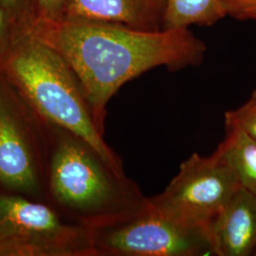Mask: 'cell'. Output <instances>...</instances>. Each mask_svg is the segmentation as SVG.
<instances>
[{
    "label": "cell",
    "mask_w": 256,
    "mask_h": 256,
    "mask_svg": "<svg viewBox=\"0 0 256 256\" xmlns=\"http://www.w3.org/2000/svg\"><path fill=\"white\" fill-rule=\"evenodd\" d=\"M95 256H214L208 230L165 216L149 203L133 216L93 232Z\"/></svg>",
    "instance_id": "52a82bcc"
},
{
    "label": "cell",
    "mask_w": 256,
    "mask_h": 256,
    "mask_svg": "<svg viewBox=\"0 0 256 256\" xmlns=\"http://www.w3.org/2000/svg\"><path fill=\"white\" fill-rule=\"evenodd\" d=\"M229 165L241 186L256 194V138L236 126H226V137L214 151Z\"/></svg>",
    "instance_id": "30bf717a"
},
{
    "label": "cell",
    "mask_w": 256,
    "mask_h": 256,
    "mask_svg": "<svg viewBox=\"0 0 256 256\" xmlns=\"http://www.w3.org/2000/svg\"><path fill=\"white\" fill-rule=\"evenodd\" d=\"M27 30L74 70L102 135L108 104L124 84L158 66L173 72L198 66L207 50L188 28L140 32L110 23L54 21Z\"/></svg>",
    "instance_id": "6da1fadb"
},
{
    "label": "cell",
    "mask_w": 256,
    "mask_h": 256,
    "mask_svg": "<svg viewBox=\"0 0 256 256\" xmlns=\"http://www.w3.org/2000/svg\"><path fill=\"white\" fill-rule=\"evenodd\" d=\"M224 16L220 0H169L164 28L210 26Z\"/></svg>",
    "instance_id": "8fae6325"
},
{
    "label": "cell",
    "mask_w": 256,
    "mask_h": 256,
    "mask_svg": "<svg viewBox=\"0 0 256 256\" xmlns=\"http://www.w3.org/2000/svg\"><path fill=\"white\" fill-rule=\"evenodd\" d=\"M241 187L216 152L208 156L194 153L180 164L164 191L148 198V203L180 224L209 232L212 221Z\"/></svg>",
    "instance_id": "8992f818"
},
{
    "label": "cell",
    "mask_w": 256,
    "mask_h": 256,
    "mask_svg": "<svg viewBox=\"0 0 256 256\" xmlns=\"http://www.w3.org/2000/svg\"><path fill=\"white\" fill-rule=\"evenodd\" d=\"M216 256H248L256 252V194L241 187L210 223Z\"/></svg>",
    "instance_id": "9c48e42d"
},
{
    "label": "cell",
    "mask_w": 256,
    "mask_h": 256,
    "mask_svg": "<svg viewBox=\"0 0 256 256\" xmlns=\"http://www.w3.org/2000/svg\"><path fill=\"white\" fill-rule=\"evenodd\" d=\"M46 203L92 232L136 214L148 203L138 184L114 169L90 144L48 124Z\"/></svg>",
    "instance_id": "7a4b0ae2"
},
{
    "label": "cell",
    "mask_w": 256,
    "mask_h": 256,
    "mask_svg": "<svg viewBox=\"0 0 256 256\" xmlns=\"http://www.w3.org/2000/svg\"><path fill=\"white\" fill-rule=\"evenodd\" d=\"M0 256H95L93 232L46 202L0 189Z\"/></svg>",
    "instance_id": "5b68a950"
},
{
    "label": "cell",
    "mask_w": 256,
    "mask_h": 256,
    "mask_svg": "<svg viewBox=\"0 0 256 256\" xmlns=\"http://www.w3.org/2000/svg\"><path fill=\"white\" fill-rule=\"evenodd\" d=\"M68 1L70 0H30V21L28 27L36 22L60 21L64 16Z\"/></svg>",
    "instance_id": "4fadbf2b"
},
{
    "label": "cell",
    "mask_w": 256,
    "mask_h": 256,
    "mask_svg": "<svg viewBox=\"0 0 256 256\" xmlns=\"http://www.w3.org/2000/svg\"><path fill=\"white\" fill-rule=\"evenodd\" d=\"M225 126H236L256 138V90L243 106L225 113Z\"/></svg>",
    "instance_id": "7c38bea8"
},
{
    "label": "cell",
    "mask_w": 256,
    "mask_h": 256,
    "mask_svg": "<svg viewBox=\"0 0 256 256\" xmlns=\"http://www.w3.org/2000/svg\"><path fill=\"white\" fill-rule=\"evenodd\" d=\"M169 0H70L60 21L118 24L140 32L164 28Z\"/></svg>",
    "instance_id": "ba28073f"
},
{
    "label": "cell",
    "mask_w": 256,
    "mask_h": 256,
    "mask_svg": "<svg viewBox=\"0 0 256 256\" xmlns=\"http://www.w3.org/2000/svg\"><path fill=\"white\" fill-rule=\"evenodd\" d=\"M0 72L48 124L90 144L114 169L122 160L95 124L82 86L64 58L28 30H20L0 57Z\"/></svg>",
    "instance_id": "3957f363"
},
{
    "label": "cell",
    "mask_w": 256,
    "mask_h": 256,
    "mask_svg": "<svg viewBox=\"0 0 256 256\" xmlns=\"http://www.w3.org/2000/svg\"><path fill=\"white\" fill-rule=\"evenodd\" d=\"M46 122L0 72V189L46 202Z\"/></svg>",
    "instance_id": "277c9868"
},
{
    "label": "cell",
    "mask_w": 256,
    "mask_h": 256,
    "mask_svg": "<svg viewBox=\"0 0 256 256\" xmlns=\"http://www.w3.org/2000/svg\"><path fill=\"white\" fill-rule=\"evenodd\" d=\"M0 5L18 32L28 28L30 21V0H0Z\"/></svg>",
    "instance_id": "5bb4252c"
},
{
    "label": "cell",
    "mask_w": 256,
    "mask_h": 256,
    "mask_svg": "<svg viewBox=\"0 0 256 256\" xmlns=\"http://www.w3.org/2000/svg\"><path fill=\"white\" fill-rule=\"evenodd\" d=\"M19 32L0 5V57L8 50Z\"/></svg>",
    "instance_id": "2e32d148"
},
{
    "label": "cell",
    "mask_w": 256,
    "mask_h": 256,
    "mask_svg": "<svg viewBox=\"0 0 256 256\" xmlns=\"http://www.w3.org/2000/svg\"><path fill=\"white\" fill-rule=\"evenodd\" d=\"M226 16L239 20H256V0H220Z\"/></svg>",
    "instance_id": "9a60e30c"
}]
</instances>
